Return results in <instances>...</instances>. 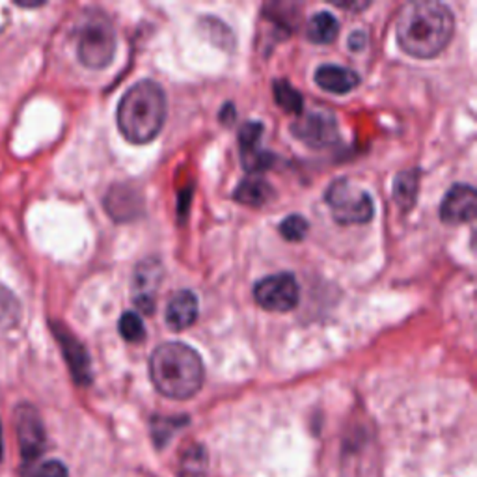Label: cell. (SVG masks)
<instances>
[{"label":"cell","mask_w":477,"mask_h":477,"mask_svg":"<svg viewBox=\"0 0 477 477\" xmlns=\"http://www.w3.org/2000/svg\"><path fill=\"white\" fill-rule=\"evenodd\" d=\"M455 17L452 10L434 0H418L407 5L395 26L400 47L412 58L429 60L439 56L452 42Z\"/></svg>","instance_id":"obj_1"},{"label":"cell","mask_w":477,"mask_h":477,"mask_svg":"<svg viewBox=\"0 0 477 477\" xmlns=\"http://www.w3.org/2000/svg\"><path fill=\"white\" fill-rule=\"evenodd\" d=\"M149 377L158 393L168 400L185 401L204 384V362L200 354L181 341L158 345L149 356Z\"/></svg>","instance_id":"obj_2"},{"label":"cell","mask_w":477,"mask_h":477,"mask_svg":"<svg viewBox=\"0 0 477 477\" xmlns=\"http://www.w3.org/2000/svg\"><path fill=\"white\" fill-rule=\"evenodd\" d=\"M165 119L167 94L151 78L135 83L119 99L116 112L117 129L131 144L142 146L155 140L165 127Z\"/></svg>","instance_id":"obj_3"},{"label":"cell","mask_w":477,"mask_h":477,"mask_svg":"<svg viewBox=\"0 0 477 477\" xmlns=\"http://www.w3.org/2000/svg\"><path fill=\"white\" fill-rule=\"evenodd\" d=\"M117 49V37L112 21L103 14L90 15L78 30L76 56L88 69H105L112 64Z\"/></svg>","instance_id":"obj_4"},{"label":"cell","mask_w":477,"mask_h":477,"mask_svg":"<svg viewBox=\"0 0 477 477\" xmlns=\"http://www.w3.org/2000/svg\"><path fill=\"white\" fill-rule=\"evenodd\" d=\"M325 202L332 209L338 224H368L375 217V204L368 190L354 185L347 178H338L325 192Z\"/></svg>","instance_id":"obj_5"},{"label":"cell","mask_w":477,"mask_h":477,"mask_svg":"<svg viewBox=\"0 0 477 477\" xmlns=\"http://www.w3.org/2000/svg\"><path fill=\"white\" fill-rule=\"evenodd\" d=\"M299 282L291 272H276L254 286V300L267 311L286 313L299 304Z\"/></svg>","instance_id":"obj_6"},{"label":"cell","mask_w":477,"mask_h":477,"mask_svg":"<svg viewBox=\"0 0 477 477\" xmlns=\"http://www.w3.org/2000/svg\"><path fill=\"white\" fill-rule=\"evenodd\" d=\"M291 133L297 140L302 144L313 147V149H323L338 142L340 131L338 122L330 112H302L291 126Z\"/></svg>","instance_id":"obj_7"},{"label":"cell","mask_w":477,"mask_h":477,"mask_svg":"<svg viewBox=\"0 0 477 477\" xmlns=\"http://www.w3.org/2000/svg\"><path fill=\"white\" fill-rule=\"evenodd\" d=\"M15 432H17V442L19 450L25 461H36L46 450V427L42 421L39 412L28 405L23 403L15 409Z\"/></svg>","instance_id":"obj_8"},{"label":"cell","mask_w":477,"mask_h":477,"mask_svg":"<svg viewBox=\"0 0 477 477\" xmlns=\"http://www.w3.org/2000/svg\"><path fill=\"white\" fill-rule=\"evenodd\" d=\"M163 263L158 258H146L140 261L133 274V302L138 311L151 315L155 311L157 291L163 280Z\"/></svg>","instance_id":"obj_9"},{"label":"cell","mask_w":477,"mask_h":477,"mask_svg":"<svg viewBox=\"0 0 477 477\" xmlns=\"http://www.w3.org/2000/svg\"><path fill=\"white\" fill-rule=\"evenodd\" d=\"M53 334L66 356V362L69 366V371L76 384L86 386L92 382V368H90V356L85 349V345L76 340L71 330L60 323L51 325Z\"/></svg>","instance_id":"obj_10"},{"label":"cell","mask_w":477,"mask_h":477,"mask_svg":"<svg viewBox=\"0 0 477 477\" xmlns=\"http://www.w3.org/2000/svg\"><path fill=\"white\" fill-rule=\"evenodd\" d=\"M477 209V194L472 185H453L441 204V220L450 226L472 222Z\"/></svg>","instance_id":"obj_11"},{"label":"cell","mask_w":477,"mask_h":477,"mask_svg":"<svg viewBox=\"0 0 477 477\" xmlns=\"http://www.w3.org/2000/svg\"><path fill=\"white\" fill-rule=\"evenodd\" d=\"M263 135V126L258 122L245 124L238 131V146H241V163L249 174H259L272 167L274 157L265 151L259 142Z\"/></svg>","instance_id":"obj_12"},{"label":"cell","mask_w":477,"mask_h":477,"mask_svg":"<svg viewBox=\"0 0 477 477\" xmlns=\"http://www.w3.org/2000/svg\"><path fill=\"white\" fill-rule=\"evenodd\" d=\"M315 85L325 92L343 96V94H350L358 85H360V76L349 67L325 64L317 67L315 71Z\"/></svg>","instance_id":"obj_13"},{"label":"cell","mask_w":477,"mask_h":477,"mask_svg":"<svg viewBox=\"0 0 477 477\" xmlns=\"http://www.w3.org/2000/svg\"><path fill=\"white\" fill-rule=\"evenodd\" d=\"M198 320V299L192 291H178L167 306V325L176 330H187Z\"/></svg>","instance_id":"obj_14"},{"label":"cell","mask_w":477,"mask_h":477,"mask_svg":"<svg viewBox=\"0 0 477 477\" xmlns=\"http://www.w3.org/2000/svg\"><path fill=\"white\" fill-rule=\"evenodd\" d=\"M138 196L133 188H129L127 185H116L114 188H110V192L105 198V208L108 211V215L117 220V222H126V220H133L137 217V211L142 208L140 204H127V200L131 198Z\"/></svg>","instance_id":"obj_15"},{"label":"cell","mask_w":477,"mask_h":477,"mask_svg":"<svg viewBox=\"0 0 477 477\" xmlns=\"http://www.w3.org/2000/svg\"><path fill=\"white\" fill-rule=\"evenodd\" d=\"M272 187L261 178H249L237 185L233 198L235 202L249 206V208H261L272 198Z\"/></svg>","instance_id":"obj_16"},{"label":"cell","mask_w":477,"mask_h":477,"mask_svg":"<svg viewBox=\"0 0 477 477\" xmlns=\"http://www.w3.org/2000/svg\"><path fill=\"white\" fill-rule=\"evenodd\" d=\"M306 36L311 44L315 46H330L334 44L340 36V21L329 14L320 12L315 14L306 26Z\"/></svg>","instance_id":"obj_17"},{"label":"cell","mask_w":477,"mask_h":477,"mask_svg":"<svg viewBox=\"0 0 477 477\" xmlns=\"http://www.w3.org/2000/svg\"><path fill=\"white\" fill-rule=\"evenodd\" d=\"M418 188H420V172L416 168L397 174L393 181V198L397 206H400L403 211L412 209L418 198Z\"/></svg>","instance_id":"obj_18"},{"label":"cell","mask_w":477,"mask_h":477,"mask_svg":"<svg viewBox=\"0 0 477 477\" xmlns=\"http://www.w3.org/2000/svg\"><path fill=\"white\" fill-rule=\"evenodd\" d=\"M23 308L12 289L0 284V330H12L21 323Z\"/></svg>","instance_id":"obj_19"},{"label":"cell","mask_w":477,"mask_h":477,"mask_svg":"<svg viewBox=\"0 0 477 477\" xmlns=\"http://www.w3.org/2000/svg\"><path fill=\"white\" fill-rule=\"evenodd\" d=\"M274 99L282 110L289 112V114H297L300 116L304 110V99L302 96L288 83V81H276L274 83Z\"/></svg>","instance_id":"obj_20"},{"label":"cell","mask_w":477,"mask_h":477,"mask_svg":"<svg viewBox=\"0 0 477 477\" xmlns=\"http://www.w3.org/2000/svg\"><path fill=\"white\" fill-rule=\"evenodd\" d=\"M117 330L129 343H142L146 340V325L138 311H126L117 323Z\"/></svg>","instance_id":"obj_21"},{"label":"cell","mask_w":477,"mask_h":477,"mask_svg":"<svg viewBox=\"0 0 477 477\" xmlns=\"http://www.w3.org/2000/svg\"><path fill=\"white\" fill-rule=\"evenodd\" d=\"M208 457L200 446L190 448L181 461V477H206Z\"/></svg>","instance_id":"obj_22"},{"label":"cell","mask_w":477,"mask_h":477,"mask_svg":"<svg viewBox=\"0 0 477 477\" xmlns=\"http://www.w3.org/2000/svg\"><path fill=\"white\" fill-rule=\"evenodd\" d=\"M308 229V220L302 215H289L278 226V231H280V235L289 243H300Z\"/></svg>","instance_id":"obj_23"},{"label":"cell","mask_w":477,"mask_h":477,"mask_svg":"<svg viewBox=\"0 0 477 477\" xmlns=\"http://www.w3.org/2000/svg\"><path fill=\"white\" fill-rule=\"evenodd\" d=\"M32 477H69L67 468L60 461H47L44 464H39L37 470L34 472Z\"/></svg>","instance_id":"obj_24"},{"label":"cell","mask_w":477,"mask_h":477,"mask_svg":"<svg viewBox=\"0 0 477 477\" xmlns=\"http://www.w3.org/2000/svg\"><path fill=\"white\" fill-rule=\"evenodd\" d=\"M366 42H368L366 32L364 30H356L349 37V47H350V51H360V49H364Z\"/></svg>","instance_id":"obj_25"},{"label":"cell","mask_w":477,"mask_h":477,"mask_svg":"<svg viewBox=\"0 0 477 477\" xmlns=\"http://www.w3.org/2000/svg\"><path fill=\"white\" fill-rule=\"evenodd\" d=\"M220 119H222V124H231L233 119H235V108L228 103L224 108H222V114H220Z\"/></svg>","instance_id":"obj_26"},{"label":"cell","mask_w":477,"mask_h":477,"mask_svg":"<svg viewBox=\"0 0 477 477\" xmlns=\"http://www.w3.org/2000/svg\"><path fill=\"white\" fill-rule=\"evenodd\" d=\"M5 457V441H3V423H0V461Z\"/></svg>","instance_id":"obj_27"}]
</instances>
